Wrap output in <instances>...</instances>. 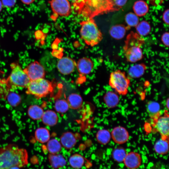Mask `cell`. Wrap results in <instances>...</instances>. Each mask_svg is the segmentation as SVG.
<instances>
[{
    "label": "cell",
    "mask_w": 169,
    "mask_h": 169,
    "mask_svg": "<svg viewBox=\"0 0 169 169\" xmlns=\"http://www.w3.org/2000/svg\"><path fill=\"white\" fill-rule=\"evenodd\" d=\"M3 6L2 5V3L1 2V0H0V12L1 11L2 9Z\"/></svg>",
    "instance_id": "cell-41"
},
{
    "label": "cell",
    "mask_w": 169,
    "mask_h": 169,
    "mask_svg": "<svg viewBox=\"0 0 169 169\" xmlns=\"http://www.w3.org/2000/svg\"><path fill=\"white\" fill-rule=\"evenodd\" d=\"M35 134L36 140L40 143H45L49 140V131L45 128H39L37 129Z\"/></svg>",
    "instance_id": "cell-27"
},
{
    "label": "cell",
    "mask_w": 169,
    "mask_h": 169,
    "mask_svg": "<svg viewBox=\"0 0 169 169\" xmlns=\"http://www.w3.org/2000/svg\"><path fill=\"white\" fill-rule=\"evenodd\" d=\"M68 161L72 168L74 169H79L83 166L85 162V159L81 155L75 154L69 157Z\"/></svg>",
    "instance_id": "cell-24"
},
{
    "label": "cell",
    "mask_w": 169,
    "mask_h": 169,
    "mask_svg": "<svg viewBox=\"0 0 169 169\" xmlns=\"http://www.w3.org/2000/svg\"><path fill=\"white\" fill-rule=\"evenodd\" d=\"M76 64L75 61L73 59L64 57L58 61L57 67L60 73L64 75H68L74 71Z\"/></svg>",
    "instance_id": "cell-11"
},
{
    "label": "cell",
    "mask_w": 169,
    "mask_h": 169,
    "mask_svg": "<svg viewBox=\"0 0 169 169\" xmlns=\"http://www.w3.org/2000/svg\"><path fill=\"white\" fill-rule=\"evenodd\" d=\"M47 148L50 154H56L61 150V144L56 139H52L47 142Z\"/></svg>",
    "instance_id": "cell-31"
},
{
    "label": "cell",
    "mask_w": 169,
    "mask_h": 169,
    "mask_svg": "<svg viewBox=\"0 0 169 169\" xmlns=\"http://www.w3.org/2000/svg\"><path fill=\"white\" fill-rule=\"evenodd\" d=\"M67 101L69 107L73 109H77L81 106L83 100L80 95L72 93L69 96Z\"/></svg>",
    "instance_id": "cell-25"
},
{
    "label": "cell",
    "mask_w": 169,
    "mask_h": 169,
    "mask_svg": "<svg viewBox=\"0 0 169 169\" xmlns=\"http://www.w3.org/2000/svg\"><path fill=\"white\" fill-rule=\"evenodd\" d=\"M133 8L135 14L140 17L145 15L149 10L147 4L142 0L136 1L134 3Z\"/></svg>",
    "instance_id": "cell-23"
},
{
    "label": "cell",
    "mask_w": 169,
    "mask_h": 169,
    "mask_svg": "<svg viewBox=\"0 0 169 169\" xmlns=\"http://www.w3.org/2000/svg\"><path fill=\"white\" fill-rule=\"evenodd\" d=\"M161 40L163 44L168 47L169 45V34L168 32L164 33L161 37Z\"/></svg>",
    "instance_id": "cell-36"
},
{
    "label": "cell",
    "mask_w": 169,
    "mask_h": 169,
    "mask_svg": "<svg viewBox=\"0 0 169 169\" xmlns=\"http://www.w3.org/2000/svg\"><path fill=\"white\" fill-rule=\"evenodd\" d=\"M168 9L166 10L163 13L162 18L163 20L166 24H169V13Z\"/></svg>",
    "instance_id": "cell-37"
},
{
    "label": "cell",
    "mask_w": 169,
    "mask_h": 169,
    "mask_svg": "<svg viewBox=\"0 0 169 169\" xmlns=\"http://www.w3.org/2000/svg\"><path fill=\"white\" fill-rule=\"evenodd\" d=\"M79 0H72V2H73V3H75L77 1H78Z\"/></svg>",
    "instance_id": "cell-43"
},
{
    "label": "cell",
    "mask_w": 169,
    "mask_h": 169,
    "mask_svg": "<svg viewBox=\"0 0 169 169\" xmlns=\"http://www.w3.org/2000/svg\"><path fill=\"white\" fill-rule=\"evenodd\" d=\"M44 113L42 108L36 105H31L28 110L29 116L34 120H38L41 119Z\"/></svg>",
    "instance_id": "cell-26"
},
{
    "label": "cell",
    "mask_w": 169,
    "mask_h": 169,
    "mask_svg": "<svg viewBox=\"0 0 169 169\" xmlns=\"http://www.w3.org/2000/svg\"><path fill=\"white\" fill-rule=\"evenodd\" d=\"M48 159L51 167L54 169H58L63 167L66 164V161L65 158L60 154H50Z\"/></svg>",
    "instance_id": "cell-16"
},
{
    "label": "cell",
    "mask_w": 169,
    "mask_h": 169,
    "mask_svg": "<svg viewBox=\"0 0 169 169\" xmlns=\"http://www.w3.org/2000/svg\"><path fill=\"white\" fill-rule=\"evenodd\" d=\"M26 88L27 94L40 99L51 93L53 90V85L51 81L44 78L30 81Z\"/></svg>",
    "instance_id": "cell-6"
},
{
    "label": "cell",
    "mask_w": 169,
    "mask_h": 169,
    "mask_svg": "<svg viewBox=\"0 0 169 169\" xmlns=\"http://www.w3.org/2000/svg\"><path fill=\"white\" fill-rule=\"evenodd\" d=\"M61 144L65 148H73L76 143V139L74 134L70 132L64 133L60 138Z\"/></svg>",
    "instance_id": "cell-19"
},
{
    "label": "cell",
    "mask_w": 169,
    "mask_h": 169,
    "mask_svg": "<svg viewBox=\"0 0 169 169\" xmlns=\"http://www.w3.org/2000/svg\"><path fill=\"white\" fill-rule=\"evenodd\" d=\"M151 4L157 6L161 4L163 2L164 0H146Z\"/></svg>",
    "instance_id": "cell-38"
},
{
    "label": "cell",
    "mask_w": 169,
    "mask_h": 169,
    "mask_svg": "<svg viewBox=\"0 0 169 169\" xmlns=\"http://www.w3.org/2000/svg\"><path fill=\"white\" fill-rule=\"evenodd\" d=\"M28 164V154L26 149L13 144L0 148V169L21 168Z\"/></svg>",
    "instance_id": "cell-2"
},
{
    "label": "cell",
    "mask_w": 169,
    "mask_h": 169,
    "mask_svg": "<svg viewBox=\"0 0 169 169\" xmlns=\"http://www.w3.org/2000/svg\"><path fill=\"white\" fill-rule=\"evenodd\" d=\"M10 169H19V168L17 167H13L10 168Z\"/></svg>",
    "instance_id": "cell-42"
},
{
    "label": "cell",
    "mask_w": 169,
    "mask_h": 169,
    "mask_svg": "<svg viewBox=\"0 0 169 169\" xmlns=\"http://www.w3.org/2000/svg\"><path fill=\"white\" fill-rule=\"evenodd\" d=\"M23 70L30 81L44 78L45 75L44 67L37 61L31 63Z\"/></svg>",
    "instance_id": "cell-9"
},
{
    "label": "cell",
    "mask_w": 169,
    "mask_h": 169,
    "mask_svg": "<svg viewBox=\"0 0 169 169\" xmlns=\"http://www.w3.org/2000/svg\"><path fill=\"white\" fill-rule=\"evenodd\" d=\"M155 152L158 154H166L169 151L168 139H161L157 141L154 146Z\"/></svg>",
    "instance_id": "cell-22"
},
{
    "label": "cell",
    "mask_w": 169,
    "mask_h": 169,
    "mask_svg": "<svg viewBox=\"0 0 169 169\" xmlns=\"http://www.w3.org/2000/svg\"><path fill=\"white\" fill-rule=\"evenodd\" d=\"M147 69L146 64L143 63L136 64L131 66L128 71V77L129 78H139L142 76Z\"/></svg>",
    "instance_id": "cell-15"
},
{
    "label": "cell",
    "mask_w": 169,
    "mask_h": 169,
    "mask_svg": "<svg viewBox=\"0 0 169 169\" xmlns=\"http://www.w3.org/2000/svg\"><path fill=\"white\" fill-rule=\"evenodd\" d=\"M123 162L129 169H136L141 165L142 158L138 153L131 151L127 153Z\"/></svg>",
    "instance_id": "cell-12"
},
{
    "label": "cell",
    "mask_w": 169,
    "mask_h": 169,
    "mask_svg": "<svg viewBox=\"0 0 169 169\" xmlns=\"http://www.w3.org/2000/svg\"><path fill=\"white\" fill-rule=\"evenodd\" d=\"M104 102L106 106L109 108L116 107L119 102V97L116 93L109 91L107 92L104 97Z\"/></svg>",
    "instance_id": "cell-20"
},
{
    "label": "cell",
    "mask_w": 169,
    "mask_h": 169,
    "mask_svg": "<svg viewBox=\"0 0 169 169\" xmlns=\"http://www.w3.org/2000/svg\"><path fill=\"white\" fill-rule=\"evenodd\" d=\"M169 98H168L166 100V105L167 108L168 109H169Z\"/></svg>",
    "instance_id": "cell-40"
},
{
    "label": "cell",
    "mask_w": 169,
    "mask_h": 169,
    "mask_svg": "<svg viewBox=\"0 0 169 169\" xmlns=\"http://www.w3.org/2000/svg\"><path fill=\"white\" fill-rule=\"evenodd\" d=\"M127 0H79L73 3L74 10L88 18L120 10Z\"/></svg>",
    "instance_id": "cell-1"
},
{
    "label": "cell",
    "mask_w": 169,
    "mask_h": 169,
    "mask_svg": "<svg viewBox=\"0 0 169 169\" xmlns=\"http://www.w3.org/2000/svg\"><path fill=\"white\" fill-rule=\"evenodd\" d=\"M111 135L113 141L116 143L120 144L126 142L129 137L128 132L126 129L120 126L114 128Z\"/></svg>",
    "instance_id": "cell-13"
},
{
    "label": "cell",
    "mask_w": 169,
    "mask_h": 169,
    "mask_svg": "<svg viewBox=\"0 0 169 169\" xmlns=\"http://www.w3.org/2000/svg\"><path fill=\"white\" fill-rule=\"evenodd\" d=\"M54 107L57 112L60 113H64L68 110L69 106L67 101L60 99L56 101Z\"/></svg>",
    "instance_id": "cell-32"
},
{
    "label": "cell",
    "mask_w": 169,
    "mask_h": 169,
    "mask_svg": "<svg viewBox=\"0 0 169 169\" xmlns=\"http://www.w3.org/2000/svg\"><path fill=\"white\" fill-rule=\"evenodd\" d=\"M41 119L44 124L49 126L56 125L58 120L57 114L52 110H47L44 112Z\"/></svg>",
    "instance_id": "cell-21"
},
{
    "label": "cell",
    "mask_w": 169,
    "mask_h": 169,
    "mask_svg": "<svg viewBox=\"0 0 169 169\" xmlns=\"http://www.w3.org/2000/svg\"><path fill=\"white\" fill-rule=\"evenodd\" d=\"M130 83V79L120 70L114 71L110 75L109 84L120 95H125L127 93Z\"/></svg>",
    "instance_id": "cell-7"
},
{
    "label": "cell",
    "mask_w": 169,
    "mask_h": 169,
    "mask_svg": "<svg viewBox=\"0 0 169 169\" xmlns=\"http://www.w3.org/2000/svg\"><path fill=\"white\" fill-rule=\"evenodd\" d=\"M7 100L12 106H18L21 101V98L19 95L14 92L9 93L7 96Z\"/></svg>",
    "instance_id": "cell-34"
},
{
    "label": "cell",
    "mask_w": 169,
    "mask_h": 169,
    "mask_svg": "<svg viewBox=\"0 0 169 169\" xmlns=\"http://www.w3.org/2000/svg\"><path fill=\"white\" fill-rule=\"evenodd\" d=\"M126 152L122 147L115 148L112 153V157L115 161L118 163L123 162L126 155Z\"/></svg>",
    "instance_id": "cell-30"
},
{
    "label": "cell",
    "mask_w": 169,
    "mask_h": 169,
    "mask_svg": "<svg viewBox=\"0 0 169 169\" xmlns=\"http://www.w3.org/2000/svg\"><path fill=\"white\" fill-rule=\"evenodd\" d=\"M3 6L5 7L10 8L15 5L16 0H1Z\"/></svg>",
    "instance_id": "cell-35"
},
{
    "label": "cell",
    "mask_w": 169,
    "mask_h": 169,
    "mask_svg": "<svg viewBox=\"0 0 169 169\" xmlns=\"http://www.w3.org/2000/svg\"><path fill=\"white\" fill-rule=\"evenodd\" d=\"M135 27L137 33L141 36L147 35L151 30L150 24L145 21H143L139 23Z\"/></svg>",
    "instance_id": "cell-29"
},
{
    "label": "cell",
    "mask_w": 169,
    "mask_h": 169,
    "mask_svg": "<svg viewBox=\"0 0 169 169\" xmlns=\"http://www.w3.org/2000/svg\"><path fill=\"white\" fill-rule=\"evenodd\" d=\"M169 123V116L167 111H165L164 115L160 116L154 122L156 129L161 135V139H168Z\"/></svg>",
    "instance_id": "cell-10"
},
{
    "label": "cell",
    "mask_w": 169,
    "mask_h": 169,
    "mask_svg": "<svg viewBox=\"0 0 169 169\" xmlns=\"http://www.w3.org/2000/svg\"><path fill=\"white\" fill-rule=\"evenodd\" d=\"M11 71L6 81V85L9 88H26L30 80L20 66L17 63L10 65Z\"/></svg>",
    "instance_id": "cell-5"
},
{
    "label": "cell",
    "mask_w": 169,
    "mask_h": 169,
    "mask_svg": "<svg viewBox=\"0 0 169 169\" xmlns=\"http://www.w3.org/2000/svg\"><path fill=\"white\" fill-rule=\"evenodd\" d=\"M129 27L122 24H117L112 26L109 30V33L113 38L120 40L125 35L127 30Z\"/></svg>",
    "instance_id": "cell-18"
},
{
    "label": "cell",
    "mask_w": 169,
    "mask_h": 169,
    "mask_svg": "<svg viewBox=\"0 0 169 169\" xmlns=\"http://www.w3.org/2000/svg\"><path fill=\"white\" fill-rule=\"evenodd\" d=\"M144 43V39L137 33L131 32L127 36L123 50L127 60L135 63L143 57L141 47Z\"/></svg>",
    "instance_id": "cell-3"
},
{
    "label": "cell",
    "mask_w": 169,
    "mask_h": 169,
    "mask_svg": "<svg viewBox=\"0 0 169 169\" xmlns=\"http://www.w3.org/2000/svg\"><path fill=\"white\" fill-rule=\"evenodd\" d=\"M93 63L91 60L87 57L79 59L76 64L79 72L84 75L90 73L93 69Z\"/></svg>",
    "instance_id": "cell-14"
},
{
    "label": "cell",
    "mask_w": 169,
    "mask_h": 169,
    "mask_svg": "<svg viewBox=\"0 0 169 169\" xmlns=\"http://www.w3.org/2000/svg\"><path fill=\"white\" fill-rule=\"evenodd\" d=\"M49 3L54 13V16L52 15L51 18L54 21L59 15L66 17L71 13V6L68 0H51Z\"/></svg>",
    "instance_id": "cell-8"
},
{
    "label": "cell",
    "mask_w": 169,
    "mask_h": 169,
    "mask_svg": "<svg viewBox=\"0 0 169 169\" xmlns=\"http://www.w3.org/2000/svg\"><path fill=\"white\" fill-rule=\"evenodd\" d=\"M160 106L159 103L155 101H150L146 105V111L154 122L160 115Z\"/></svg>",
    "instance_id": "cell-17"
},
{
    "label": "cell",
    "mask_w": 169,
    "mask_h": 169,
    "mask_svg": "<svg viewBox=\"0 0 169 169\" xmlns=\"http://www.w3.org/2000/svg\"><path fill=\"white\" fill-rule=\"evenodd\" d=\"M81 26L80 33L81 38L88 45H97L103 38L102 34L93 18H88L79 23Z\"/></svg>",
    "instance_id": "cell-4"
},
{
    "label": "cell",
    "mask_w": 169,
    "mask_h": 169,
    "mask_svg": "<svg viewBox=\"0 0 169 169\" xmlns=\"http://www.w3.org/2000/svg\"><path fill=\"white\" fill-rule=\"evenodd\" d=\"M96 139L100 143L106 145L110 141L111 135L110 131L106 129L99 130L96 134Z\"/></svg>",
    "instance_id": "cell-28"
},
{
    "label": "cell",
    "mask_w": 169,
    "mask_h": 169,
    "mask_svg": "<svg viewBox=\"0 0 169 169\" xmlns=\"http://www.w3.org/2000/svg\"><path fill=\"white\" fill-rule=\"evenodd\" d=\"M125 21L128 27H136L139 23L138 16L135 13H129L125 16Z\"/></svg>",
    "instance_id": "cell-33"
},
{
    "label": "cell",
    "mask_w": 169,
    "mask_h": 169,
    "mask_svg": "<svg viewBox=\"0 0 169 169\" xmlns=\"http://www.w3.org/2000/svg\"><path fill=\"white\" fill-rule=\"evenodd\" d=\"M35 0H21L24 4L29 5L32 3Z\"/></svg>",
    "instance_id": "cell-39"
}]
</instances>
